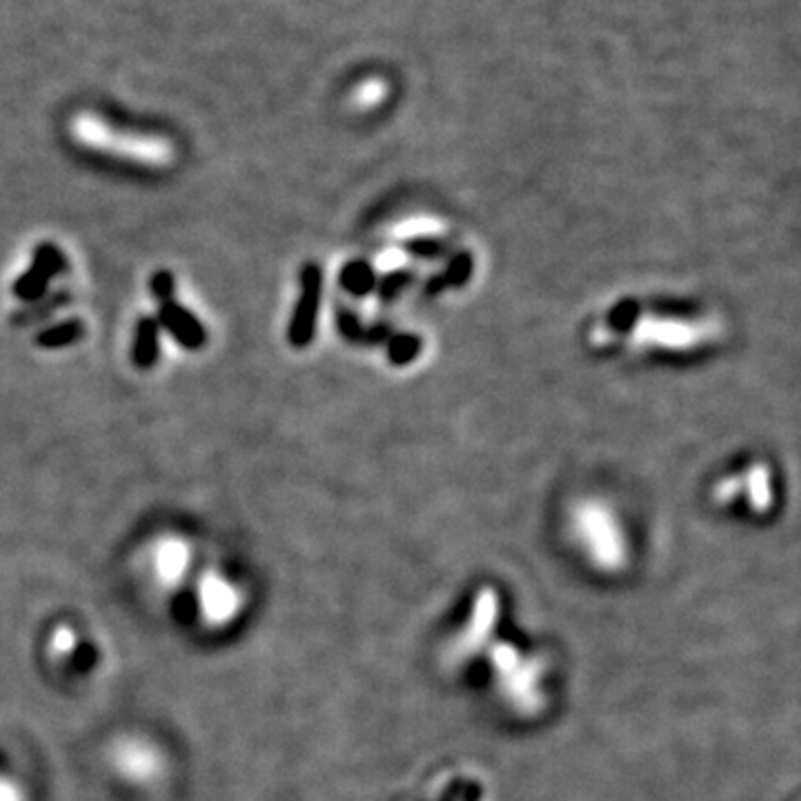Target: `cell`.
<instances>
[{
	"label": "cell",
	"instance_id": "1",
	"mask_svg": "<svg viewBox=\"0 0 801 801\" xmlns=\"http://www.w3.org/2000/svg\"><path fill=\"white\" fill-rule=\"evenodd\" d=\"M71 134L78 142L109 151L122 158H131L134 162L142 165H167L174 158V149L169 140L158 136H145V134H131V131H118L109 122L100 120L93 113H78L71 120Z\"/></svg>",
	"mask_w": 801,
	"mask_h": 801
},
{
	"label": "cell",
	"instance_id": "2",
	"mask_svg": "<svg viewBox=\"0 0 801 801\" xmlns=\"http://www.w3.org/2000/svg\"><path fill=\"white\" fill-rule=\"evenodd\" d=\"M574 530L594 563L612 567L623 561V538L619 523L607 505L583 501L574 510Z\"/></svg>",
	"mask_w": 801,
	"mask_h": 801
},
{
	"label": "cell",
	"instance_id": "3",
	"mask_svg": "<svg viewBox=\"0 0 801 801\" xmlns=\"http://www.w3.org/2000/svg\"><path fill=\"white\" fill-rule=\"evenodd\" d=\"M710 336V327L681 318L643 316L632 327V343L639 347H659L683 352L701 345Z\"/></svg>",
	"mask_w": 801,
	"mask_h": 801
},
{
	"label": "cell",
	"instance_id": "4",
	"mask_svg": "<svg viewBox=\"0 0 801 801\" xmlns=\"http://www.w3.org/2000/svg\"><path fill=\"white\" fill-rule=\"evenodd\" d=\"M65 269V256L56 245H40L33 251L31 267L13 283V294L27 305L44 296L47 283Z\"/></svg>",
	"mask_w": 801,
	"mask_h": 801
},
{
	"label": "cell",
	"instance_id": "5",
	"mask_svg": "<svg viewBox=\"0 0 801 801\" xmlns=\"http://www.w3.org/2000/svg\"><path fill=\"white\" fill-rule=\"evenodd\" d=\"M300 298L289 325V340L296 347H303L309 343L312 334H314V323H316V309H318V298H320V274L314 265H307L300 274Z\"/></svg>",
	"mask_w": 801,
	"mask_h": 801
},
{
	"label": "cell",
	"instance_id": "6",
	"mask_svg": "<svg viewBox=\"0 0 801 801\" xmlns=\"http://www.w3.org/2000/svg\"><path fill=\"white\" fill-rule=\"evenodd\" d=\"M198 610L207 623H225L240 610L238 592L220 576H205L198 587Z\"/></svg>",
	"mask_w": 801,
	"mask_h": 801
},
{
	"label": "cell",
	"instance_id": "7",
	"mask_svg": "<svg viewBox=\"0 0 801 801\" xmlns=\"http://www.w3.org/2000/svg\"><path fill=\"white\" fill-rule=\"evenodd\" d=\"M158 325H162L185 349H200L205 345V327L174 298L158 303Z\"/></svg>",
	"mask_w": 801,
	"mask_h": 801
},
{
	"label": "cell",
	"instance_id": "8",
	"mask_svg": "<svg viewBox=\"0 0 801 801\" xmlns=\"http://www.w3.org/2000/svg\"><path fill=\"white\" fill-rule=\"evenodd\" d=\"M158 320L154 316H142L136 325L131 360L138 369H151L158 360Z\"/></svg>",
	"mask_w": 801,
	"mask_h": 801
},
{
	"label": "cell",
	"instance_id": "9",
	"mask_svg": "<svg viewBox=\"0 0 801 801\" xmlns=\"http://www.w3.org/2000/svg\"><path fill=\"white\" fill-rule=\"evenodd\" d=\"M741 492L748 494V501L756 512L768 510L772 505V474H770V467L763 465V463L750 465V469H745L741 474Z\"/></svg>",
	"mask_w": 801,
	"mask_h": 801
},
{
	"label": "cell",
	"instance_id": "10",
	"mask_svg": "<svg viewBox=\"0 0 801 801\" xmlns=\"http://www.w3.org/2000/svg\"><path fill=\"white\" fill-rule=\"evenodd\" d=\"M187 547L180 541H165L156 554V572L160 581H178L185 574Z\"/></svg>",
	"mask_w": 801,
	"mask_h": 801
},
{
	"label": "cell",
	"instance_id": "11",
	"mask_svg": "<svg viewBox=\"0 0 801 801\" xmlns=\"http://www.w3.org/2000/svg\"><path fill=\"white\" fill-rule=\"evenodd\" d=\"M82 336H85V325H82L78 318H73V320H67V323L47 327L44 332H40V334L36 336V343H38L40 347L56 349V347L71 345V343L80 340Z\"/></svg>",
	"mask_w": 801,
	"mask_h": 801
},
{
	"label": "cell",
	"instance_id": "12",
	"mask_svg": "<svg viewBox=\"0 0 801 801\" xmlns=\"http://www.w3.org/2000/svg\"><path fill=\"white\" fill-rule=\"evenodd\" d=\"M443 229H445L443 220H438L434 216H414V218H405L398 225H394L392 236L394 238H405V240L407 238L416 240V238L438 236V234H443Z\"/></svg>",
	"mask_w": 801,
	"mask_h": 801
},
{
	"label": "cell",
	"instance_id": "13",
	"mask_svg": "<svg viewBox=\"0 0 801 801\" xmlns=\"http://www.w3.org/2000/svg\"><path fill=\"white\" fill-rule=\"evenodd\" d=\"M67 300V294L65 291H56L53 296H42L33 303H27L20 312L13 314V323L18 325H29V323H36V320H42L47 318L51 312H56L60 305H65Z\"/></svg>",
	"mask_w": 801,
	"mask_h": 801
},
{
	"label": "cell",
	"instance_id": "14",
	"mask_svg": "<svg viewBox=\"0 0 801 801\" xmlns=\"http://www.w3.org/2000/svg\"><path fill=\"white\" fill-rule=\"evenodd\" d=\"M407 263H409V256H407L400 247H387V249H383V251L376 256V260H374L376 271H380V274L398 271V269H403Z\"/></svg>",
	"mask_w": 801,
	"mask_h": 801
},
{
	"label": "cell",
	"instance_id": "15",
	"mask_svg": "<svg viewBox=\"0 0 801 801\" xmlns=\"http://www.w3.org/2000/svg\"><path fill=\"white\" fill-rule=\"evenodd\" d=\"M151 294L158 303L174 298V276L167 269H160L151 278Z\"/></svg>",
	"mask_w": 801,
	"mask_h": 801
},
{
	"label": "cell",
	"instance_id": "16",
	"mask_svg": "<svg viewBox=\"0 0 801 801\" xmlns=\"http://www.w3.org/2000/svg\"><path fill=\"white\" fill-rule=\"evenodd\" d=\"M739 492H741V476H730V478H723V481L714 487V498L721 501V503H728V501H732Z\"/></svg>",
	"mask_w": 801,
	"mask_h": 801
},
{
	"label": "cell",
	"instance_id": "17",
	"mask_svg": "<svg viewBox=\"0 0 801 801\" xmlns=\"http://www.w3.org/2000/svg\"><path fill=\"white\" fill-rule=\"evenodd\" d=\"M0 801H22L13 781L0 777Z\"/></svg>",
	"mask_w": 801,
	"mask_h": 801
},
{
	"label": "cell",
	"instance_id": "18",
	"mask_svg": "<svg viewBox=\"0 0 801 801\" xmlns=\"http://www.w3.org/2000/svg\"><path fill=\"white\" fill-rule=\"evenodd\" d=\"M378 96H380L378 87H376V85H367V87H363V89L356 93V102H358V105H372V102L378 100Z\"/></svg>",
	"mask_w": 801,
	"mask_h": 801
}]
</instances>
